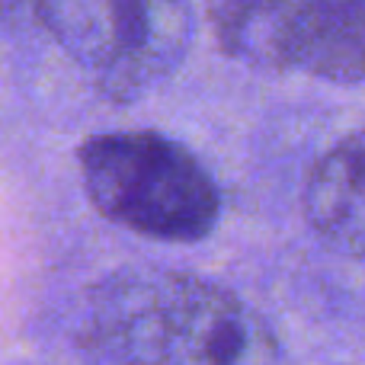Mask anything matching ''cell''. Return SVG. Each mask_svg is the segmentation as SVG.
<instances>
[{
    "label": "cell",
    "instance_id": "6da1fadb",
    "mask_svg": "<svg viewBox=\"0 0 365 365\" xmlns=\"http://www.w3.org/2000/svg\"><path fill=\"white\" fill-rule=\"evenodd\" d=\"M77 343L106 365H276L269 321L240 295L173 269H122L87 292Z\"/></svg>",
    "mask_w": 365,
    "mask_h": 365
},
{
    "label": "cell",
    "instance_id": "7a4b0ae2",
    "mask_svg": "<svg viewBox=\"0 0 365 365\" xmlns=\"http://www.w3.org/2000/svg\"><path fill=\"white\" fill-rule=\"evenodd\" d=\"M87 199L106 221L167 244H195L218 225L221 195L208 170L160 132L90 135L77 151Z\"/></svg>",
    "mask_w": 365,
    "mask_h": 365
},
{
    "label": "cell",
    "instance_id": "3957f363",
    "mask_svg": "<svg viewBox=\"0 0 365 365\" xmlns=\"http://www.w3.org/2000/svg\"><path fill=\"white\" fill-rule=\"evenodd\" d=\"M48 38L96 93L135 103L167 81L192 48L186 0H29Z\"/></svg>",
    "mask_w": 365,
    "mask_h": 365
},
{
    "label": "cell",
    "instance_id": "277c9868",
    "mask_svg": "<svg viewBox=\"0 0 365 365\" xmlns=\"http://www.w3.org/2000/svg\"><path fill=\"white\" fill-rule=\"evenodd\" d=\"M225 55L330 83L365 81V0H215Z\"/></svg>",
    "mask_w": 365,
    "mask_h": 365
},
{
    "label": "cell",
    "instance_id": "5b68a950",
    "mask_svg": "<svg viewBox=\"0 0 365 365\" xmlns=\"http://www.w3.org/2000/svg\"><path fill=\"white\" fill-rule=\"evenodd\" d=\"M304 215L334 250L365 259V132L317 158L304 182Z\"/></svg>",
    "mask_w": 365,
    "mask_h": 365
}]
</instances>
